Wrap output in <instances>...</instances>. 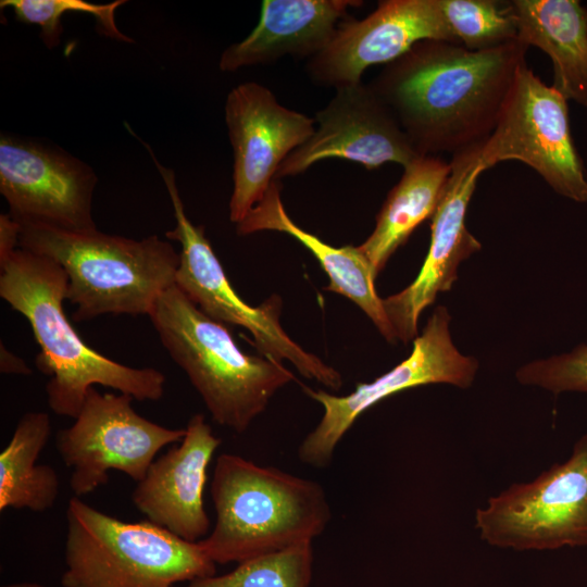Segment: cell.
Wrapping results in <instances>:
<instances>
[{"mask_svg":"<svg viewBox=\"0 0 587 587\" xmlns=\"http://www.w3.org/2000/svg\"><path fill=\"white\" fill-rule=\"evenodd\" d=\"M527 48L519 39L484 51L424 40L369 85L420 155H454L491 135Z\"/></svg>","mask_w":587,"mask_h":587,"instance_id":"6da1fadb","label":"cell"},{"mask_svg":"<svg viewBox=\"0 0 587 587\" xmlns=\"http://www.w3.org/2000/svg\"><path fill=\"white\" fill-rule=\"evenodd\" d=\"M0 270V297L26 317L40 348L36 365L50 377L46 394L53 413L75 419L95 385L138 401L163 397L161 371L111 360L76 333L63 310L68 279L59 263L18 248Z\"/></svg>","mask_w":587,"mask_h":587,"instance_id":"7a4b0ae2","label":"cell"},{"mask_svg":"<svg viewBox=\"0 0 587 587\" xmlns=\"http://www.w3.org/2000/svg\"><path fill=\"white\" fill-rule=\"evenodd\" d=\"M210 492L216 521L198 542L216 565L312 542L332 517L319 483L233 453L216 458Z\"/></svg>","mask_w":587,"mask_h":587,"instance_id":"3957f363","label":"cell"},{"mask_svg":"<svg viewBox=\"0 0 587 587\" xmlns=\"http://www.w3.org/2000/svg\"><path fill=\"white\" fill-rule=\"evenodd\" d=\"M18 248L62 266L75 322L105 314L149 316L162 294L175 285L179 265V253L157 235L137 240L98 229L72 232L25 223Z\"/></svg>","mask_w":587,"mask_h":587,"instance_id":"277c9868","label":"cell"},{"mask_svg":"<svg viewBox=\"0 0 587 587\" xmlns=\"http://www.w3.org/2000/svg\"><path fill=\"white\" fill-rule=\"evenodd\" d=\"M149 319L212 420L237 434L295 379L283 363L243 352L225 324L208 316L175 285L162 294Z\"/></svg>","mask_w":587,"mask_h":587,"instance_id":"5b68a950","label":"cell"},{"mask_svg":"<svg viewBox=\"0 0 587 587\" xmlns=\"http://www.w3.org/2000/svg\"><path fill=\"white\" fill-rule=\"evenodd\" d=\"M62 587H176L216 574L199 542L149 522L113 517L73 496Z\"/></svg>","mask_w":587,"mask_h":587,"instance_id":"8992f818","label":"cell"},{"mask_svg":"<svg viewBox=\"0 0 587 587\" xmlns=\"http://www.w3.org/2000/svg\"><path fill=\"white\" fill-rule=\"evenodd\" d=\"M147 149L163 179L176 220L175 227L165 233L167 240L182 247L175 286L211 319L246 328L261 355L280 363L287 360L305 378L338 390L342 385L340 373L303 350L279 324L282 302L277 296L273 295L260 307H251L234 290L204 227L192 224L186 215L174 171L161 164L149 146Z\"/></svg>","mask_w":587,"mask_h":587,"instance_id":"52a82bcc","label":"cell"},{"mask_svg":"<svg viewBox=\"0 0 587 587\" xmlns=\"http://www.w3.org/2000/svg\"><path fill=\"white\" fill-rule=\"evenodd\" d=\"M475 527L485 542L502 549L587 546V434L565 462L490 497L476 510Z\"/></svg>","mask_w":587,"mask_h":587,"instance_id":"ba28073f","label":"cell"},{"mask_svg":"<svg viewBox=\"0 0 587 587\" xmlns=\"http://www.w3.org/2000/svg\"><path fill=\"white\" fill-rule=\"evenodd\" d=\"M511 160L532 167L561 196L587 202V177L571 136L567 100L526 62L516 73L494 132L480 147L486 171Z\"/></svg>","mask_w":587,"mask_h":587,"instance_id":"9c48e42d","label":"cell"},{"mask_svg":"<svg viewBox=\"0 0 587 587\" xmlns=\"http://www.w3.org/2000/svg\"><path fill=\"white\" fill-rule=\"evenodd\" d=\"M133 400L92 387L74 423L58 432L55 448L72 470L70 487L75 497L105 485L110 471L141 480L158 452L184 438L185 428L147 420L134 410Z\"/></svg>","mask_w":587,"mask_h":587,"instance_id":"30bf717a","label":"cell"},{"mask_svg":"<svg viewBox=\"0 0 587 587\" xmlns=\"http://www.w3.org/2000/svg\"><path fill=\"white\" fill-rule=\"evenodd\" d=\"M450 316L445 307H437L422 334L413 340L410 355L371 383H359L346 396H335L323 389L303 386V391L323 408L315 428L301 441L299 460L313 467H326L337 445L367 409L385 398L413 387L428 384H450L469 388L474 382L478 363L454 347L449 332Z\"/></svg>","mask_w":587,"mask_h":587,"instance_id":"8fae6325","label":"cell"},{"mask_svg":"<svg viewBox=\"0 0 587 587\" xmlns=\"http://www.w3.org/2000/svg\"><path fill=\"white\" fill-rule=\"evenodd\" d=\"M97 182L88 164L60 147L1 134L0 192L20 224L97 229L92 217Z\"/></svg>","mask_w":587,"mask_h":587,"instance_id":"7c38bea8","label":"cell"},{"mask_svg":"<svg viewBox=\"0 0 587 587\" xmlns=\"http://www.w3.org/2000/svg\"><path fill=\"white\" fill-rule=\"evenodd\" d=\"M234 153L229 220L240 223L263 198L284 160L315 132V121L282 105L265 86L246 82L226 98Z\"/></svg>","mask_w":587,"mask_h":587,"instance_id":"4fadbf2b","label":"cell"},{"mask_svg":"<svg viewBox=\"0 0 587 587\" xmlns=\"http://www.w3.org/2000/svg\"><path fill=\"white\" fill-rule=\"evenodd\" d=\"M424 40L459 45L439 0H384L362 20H344L329 42L307 62L320 86L339 88L361 83L366 68L388 64Z\"/></svg>","mask_w":587,"mask_h":587,"instance_id":"5bb4252c","label":"cell"},{"mask_svg":"<svg viewBox=\"0 0 587 587\" xmlns=\"http://www.w3.org/2000/svg\"><path fill=\"white\" fill-rule=\"evenodd\" d=\"M313 118L314 134L284 160L275 179L301 174L330 158L355 162L371 171L385 163L404 168L422 157L369 84L336 88L334 97Z\"/></svg>","mask_w":587,"mask_h":587,"instance_id":"9a60e30c","label":"cell"},{"mask_svg":"<svg viewBox=\"0 0 587 587\" xmlns=\"http://www.w3.org/2000/svg\"><path fill=\"white\" fill-rule=\"evenodd\" d=\"M482 145L452 155L451 174L432 216L430 243L421 271L403 290L383 299L396 338L404 344L417 337L423 310L439 292L451 289L460 263L480 249L465 226V214L477 179L486 171L480 161Z\"/></svg>","mask_w":587,"mask_h":587,"instance_id":"2e32d148","label":"cell"},{"mask_svg":"<svg viewBox=\"0 0 587 587\" xmlns=\"http://www.w3.org/2000/svg\"><path fill=\"white\" fill-rule=\"evenodd\" d=\"M202 414H193L179 444L155 459L132 494L149 522L198 542L208 536L210 517L203 494L208 467L221 445Z\"/></svg>","mask_w":587,"mask_h":587,"instance_id":"e0dca14e","label":"cell"},{"mask_svg":"<svg viewBox=\"0 0 587 587\" xmlns=\"http://www.w3.org/2000/svg\"><path fill=\"white\" fill-rule=\"evenodd\" d=\"M355 0H263L257 26L241 41L226 48L220 68L273 63L283 57L312 58L332 39Z\"/></svg>","mask_w":587,"mask_h":587,"instance_id":"ac0fdd59","label":"cell"},{"mask_svg":"<svg viewBox=\"0 0 587 587\" xmlns=\"http://www.w3.org/2000/svg\"><path fill=\"white\" fill-rule=\"evenodd\" d=\"M238 235L274 230L288 234L303 245L327 274L326 290L342 295L354 302L390 342L396 338L385 312L383 299L375 290L373 268L358 247H333L299 227L287 214L280 198V184L274 179L263 198L236 225Z\"/></svg>","mask_w":587,"mask_h":587,"instance_id":"d6986e66","label":"cell"},{"mask_svg":"<svg viewBox=\"0 0 587 587\" xmlns=\"http://www.w3.org/2000/svg\"><path fill=\"white\" fill-rule=\"evenodd\" d=\"M517 39L547 53L552 87L587 108V9L577 0L509 1Z\"/></svg>","mask_w":587,"mask_h":587,"instance_id":"ffe728a7","label":"cell"},{"mask_svg":"<svg viewBox=\"0 0 587 587\" xmlns=\"http://www.w3.org/2000/svg\"><path fill=\"white\" fill-rule=\"evenodd\" d=\"M450 174L451 163L438 155L421 157L404 167L376 216L373 233L358 246L375 276L414 229L432 218Z\"/></svg>","mask_w":587,"mask_h":587,"instance_id":"44dd1931","label":"cell"},{"mask_svg":"<svg viewBox=\"0 0 587 587\" xmlns=\"http://www.w3.org/2000/svg\"><path fill=\"white\" fill-rule=\"evenodd\" d=\"M52 432L46 412L21 416L13 435L0 453V511L27 509L42 513L51 509L60 494V478L47 464H37Z\"/></svg>","mask_w":587,"mask_h":587,"instance_id":"7402d4cb","label":"cell"},{"mask_svg":"<svg viewBox=\"0 0 587 587\" xmlns=\"http://www.w3.org/2000/svg\"><path fill=\"white\" fill-rule=\"evenodd\" d=\"M313 572L312 542L240 562L223 575H211L184 587H310Z\"/></svg>","mask_w":587,"mask_h":587,"instance_id":"603a6c76","label":"cell"},{"mask_svg":"<svg viewBox=\"0 0 587 587\" xmlns=\"http://www.w3.org/2000/svg\"><path fill=\"white\" fill-rule=\"evenodd\" d=\"M455 40L470 51L495 49L517 40L509 2L494 0H439Z\"/></svg>","mask_w":587,"mask_h":587,"instance_id":"cb8c5ba5","label":"cell"},{"mask_svg":"<svg viewBox=\"0 0 587 587\" xmlns=\"http://www.w3.org/2000/svg\"><path fill=\"white\" fill-rule=\"evenodd\" d=\"M125 0L97 4L85 0H1L0 8H11L15 17L25 24L40 27V38L48 49L59 46L63 27L61 17L68 12L92 15L100 34L113 40L134 42L115 22V12Z\"/></svg>","mask_w":587,"mask_h":587,"instance_id":"d4e9b609","label":"cell"},{"mask_svg":"<svg viewBox=\"0 0 587 587\" xmlns=\"http://www.w3.org/2000/svg\"><path fill=\"white\" fill-rule=\"evenodd\" d=\"M516 378L523 385L538 386L553 394L587 392V345L570 353L529 362L516 372Z\"/></svg>","mask_w":587,"mask_h":587,"instance_id":"484cf974","label":"cell"},{"mask_svg":"<svg viewBox=\"0 0 587 587\" xmlns=\"http://www.w3.org/2000/svg\"><path fill=\"white\" fill-rule=\"evenodd\" d=\"M21 224L9 213L0 214V266L18 249Z\"/></svg>","mask_w":587,"mask_h":587,"instance_id":"4316f807","label":"cell"},{"mask_svg":"<svg viewBox=\"0 0 587 587\" xmlns=\"http://www.w3.org/2000/svg\"><path fill=\"white\" fill-rule=\"evenodd\" d=\"M0 372L3 374L29 375L30 369L26 362L10 351L2 342L0 346Z\"/></svg>","mask_w":587,"mask_h":587,"instance_id":"83f0119b","label":"cell"},{"mask_svg":"<svg viewBox=\"0 0 587 587\" xmlns=\"http://www.w3.org/2000/svg\"><path fill=\"white\" fill-rule=\"evenodd\" d=\"M2 587H49L35 582H18L3 585Z\"/></svg>","mask_w":587,"mask_h":587,"instance_id":"f1b7e54d","label":"cell"}]
</instances>
